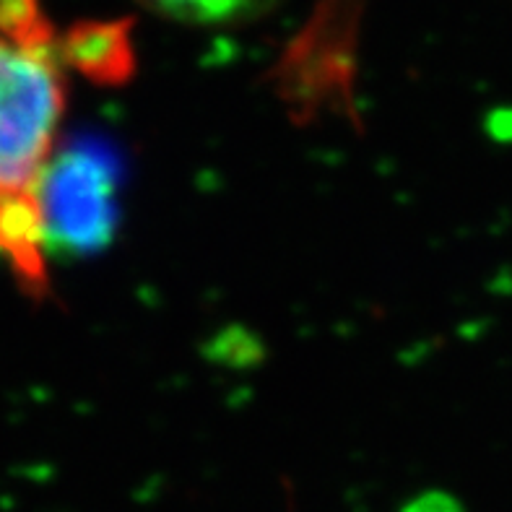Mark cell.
<instances>
[{"mask_svg":"<svg viewBox=\"0 0 512 512\" xmlns=\"http://www.w3.org/2000/svg\"><path fill=\"white\" fill-rule=\"evenodd\" d=\"M63 63L39 0H0V203L34 198L58 151Z\"/></svg>","mask_w":512,"mask_h":512,"instance_id":"cell-1","label":"cell"},{"mask_svg":"<svg viewBox=\"0 0 512 512\" xmlns=\"http://www.w3.org/2000/svg\"><path fill=\"white\" fill-rule=\"evenodd\" d=\"M45 253L78 258L97 253L115 227V188L102 156L86 149L55 151L37 185Z\"/></svg>","mask_w":512,"mask_h":512,"instance_id":"cell-2","label":"cell"},{"mask_svg":"<svg viewBox=\"0 0 512 512\" xmlns=\"http://www.w3.org/2000/svg\"><path fill=\"white\" fill-rule=\"evenodd\" d=\"M63 55L65 63H73L84 73L107 76V73H123L128 47L120 26H84L65 34Z\"/></svg>","mask_w":512,"mask_h":512,"instance_id":"cell-3","label":"cell"},{"mask_svg":"<svg viewBox=\"0 0 512 512\" xmlns=\"http://www.w3.org/2000/svg\"><path fill=\"white\" fill-rule=\"evenodd\" d=\"M156 11L193 24H219V21L245 19L250 13L263 11L273 0H143Z\"/></svg>","mask_w":512,"mask_h":512,"instance_id":"cell-4","label":"cell"}]
</instances>
